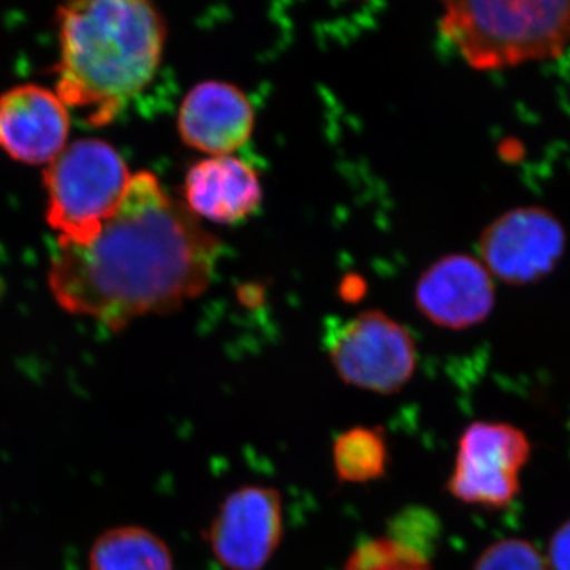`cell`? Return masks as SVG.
Segmentation results:
<instances>
[{
    "mask_svg": "<svg viewBox=\"0 0 570 570\" xmlns=\"http://www.w3.org/2000/svg\"><path fill=\"white\" fill-rule=\"evenodd\" d=\"M220 249L183 200L141 171L94 242L56 247L48 284L63 311L119 332L204 295Z\"/></svg>",
    "mask_w": 570,
    "mask_h": 570,
    "instance_id": "cell-1",
    "label": "cell"
},
{
    "mask_svg": "<svg viewBox=\"0 0 570 570\" xmlns=\"http://www.w3.org/2000/svg\"><path fill=\"white\" fill-rule=\"evenodd\" d=\"M56 94L91 126H107L156 77L167 24L146 0H88L56 11Z\"/></svg>",
    "mask_w": 570,
    "mask_h": 570,
    "instance_id": "cell-2",
    "label": "cell"
},
{
    "mask_svg": "<svg viewBox=\"0 0 570 570\" xmlns=\"http://www.w3.org/2000/svg\"><path fill=\"white\" fill-rule=\"evenodd\" d=\"M439 29L472 69L547 61L570 47V0L445 2Z\"/></svg>",
    "mask_w": 570,
    "mask_h": 570,
    "instance_id": "cell-3",
    "label": "cell"
},
{
    "mask_svg": "<svg viewBox=\"0 0 570 570\" xmlns=\"http://www.w3.org/2000/svg\"><path fill=\"white\" fill-rule=\"evenodd\" d=\"M115 146L99 138L70 142L45 168L47 223L59 246H86L100 235L132 181Z\"/></svg>",
    "mask_w": 570,
    "mask_h": 570,
    "instance_id": "cell-4",
    "label": "cell"
},
{
    "mask_svg": "<svg viewBox=\"0 0 570 570\" xmlns=\"http://www.w3.org/2000/svg\"><path fill=\"white\" fill-rule=\"evenodd\" d=\"M326 346L337 376L367 392H400L417 367L414 337L382 311H365L337 326Z\"/></svg>",
    "mask_w": 570,
    "mask_h": 570,
    "instance_id": "cell-5",
    "label": "cell"
},
{
    "mask_svg": "<svg viewBox=\"0 0 570 570\" xmlns=\"http://www.w3.org/2000/svg\"><path fill=\"white\" fill-rule=\"evenodd\" d=\"M530 439L509 423L474 422L461 434L448 489L464 504L504 509L520 493Z\"/></svg>",
    "mask_w": 570,
    "mask_h": 570,
    "instance_id": "cell-6",
    "label": "cell"
},
{
    "mask_svg": "<svg viewBox=\"0 0 570 570\" xmlns=\"http://www.w3.org/2000/svg\"><path fill=\"white\" fill-rule=\"evenodd\" d=\"M568 245L561 220L542 206H520L487 225L480 261L491 276L509 285L538 283L549 276Z\"/></svg>",
    "mask_w": 570,
    "mask_h": 570,
    "instance_id": "cell-7",
    "label": "cell"
},
{
    "mask_svg": "<svg viewBox=\"0 0 570 570\" xmlns=\"http://www.w3.org/2000/svg\"><path fill=\"white\" fill-rule=\"evenodd\" d=\"M283 539V502L272 487L246 485L228 494L209 524L208 542L227 570H262Z\"/></svg>",
    "mask_w": 570,
    "mask_h": 570,
    "instance_id": "cell-8",
    "label": "cell"
},
{
    "mask_svg": "<svg viewBox=\"0 0 570 570\" xmlns=\"http://www.w3.org/2000/svg\"><path fill=\"white\" fill-rule=\"evenodd\" d=\"M415 305L431 324L466 330L482 324L497 305L493 276L480 258L450 254L425 269L415 285Z\"/></svg>",
    "mask_w": 570,
    "mask_h": 570,
    "instance_id": "cell-9",
    "label": "cell"
},
{
    "mask_svg": "<svg viewBox=\"0 0 570 570\" xmlns=\"http://www.w3.org/2000/svg\"><path fill=\"white\" fill-rule=\"evenodd\" d=\"M69 108L45 86H14L0 96V149L17 163L50 164L67 146Z\"/></svg>",
    "mask_w": 570,
    "mask_h": 570,
    "instance_id": "cell-10",
    "label": "cell"
},
{
    "mask_svg": "<svg viewBox=\"0 0 570 570\" xmlns=\"http://www.w3.org/2000/svg\"><path fill=\"white\" fill-rule=\"evenodd\" d=\"M255 111L238 86L198 82L184 97L178 132L184 145L208 156H234L253 137Z\"/></svg>",
    "mask_w": 570,
    "mask_h": 570,
    "instance_id": "cell-11",
    "label": "cell"
},
{
    "mask_svg": "<svg viewBox=\"0 0 570 570\" xmlns=\"http://www.w3.org/2000/svg\"><path fill=\"white\" fill-rule=\"evenodd\" d=\"M183 202L197 219L219 225L243 223L264 202L261 176L235 156H208L187 170Z\"/></svg>",
    "mask_w": 570,
    "mask_h": 570,
    "instance_id": "cell-12",
    "label": "cell"
},
{
    "mask_svg": "<svg viewBox=\"0 0 570 570\" xmlns=\"http://www.w3.org/2000/svg\"><path fill=\"white\" fill-rule=\"evenodd\" d=\"M91 570H174V557L159 535L140 527H121L96 540Z\"/></svg>",
    "mask_w": 570,
    "mask_h": 570,
    "instance_id": "cell-13",
    "label": "cell"
},
{
    "mask_svg": "<svg viewBox=\"0 0 570 570\" xmlns=\"http://www.w3.org/2000/svg\"><path fill=\"white\" fill-rule=\"evenodd\" d=\"M333 463L337 479L347 483H366L384 478L389 449L381 428L356 426L336 439Z\"/></svg>",
    "mask_w": 570,
    "mask_h": 570,
    "instance_id": "cell-14",
    "label": "cell"
},
{
    "mask_svg": "<svg viewBox=\"0 0 570 570\" xmlns=\"http://www.w3.org/2000/svg\"><path fill=\"white\" fill-rule=\"evenodd\" d=\"M344 570H433L426 554L397 540L373 539L348 557Z\"/></svg>",
    "mask_w": 570,
    "mask_h": 570,
    "instance_id": "cell-15",
    "label": "cell"
},
{
    "mask_svg": "<svg viewBox=\"0 0 570 570\" xmlns=\"http://www.w3.org/2000/svg\"><path fill=\"white\" fill-rule=\"evenodd\" d=\"M474 570H551L549 561L527 540L505 539L480 554Z\"/></svg>",
    "mask_w": 570,
    "mask_h": 570,
    "instance_id": "cell-16",
    "label": "cell"
},
{
    "mask_svg": "<svg viewBox=\"0 0 570 570\" xmlns=\"http://www.w3.org/2000/svg\"><path fill=\"white\" fill-rule=\"evenodd\" d=\"M549 564L551 570H570V520L550 540Z\"/></svg>",
    "mask_w": 570,
    "mask_h": 570,
    "instance_id": "cell-17",
    "label": "cell"
}]
</instances>
